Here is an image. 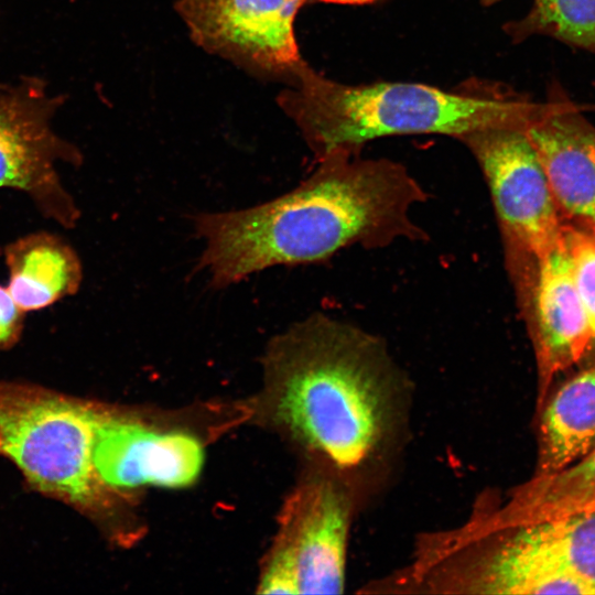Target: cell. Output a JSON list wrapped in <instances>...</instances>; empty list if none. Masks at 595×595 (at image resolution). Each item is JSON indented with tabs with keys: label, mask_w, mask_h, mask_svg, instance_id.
<instances>
[{
	"label": "cell",
	"mask_w": 595,
	"mask_h": 595,
	"mask_svg": "<svg viewBox=\"0 0 595 595\" xmlns=\"http://www.w3.org/2000/svg\"><path fill=\"white\" fill-rule=\"evenodd\" d=\"M277 412L358 511L396 479L411 440L414 386L385 340L314 313L275 337Z\"/></svg>",
	"instance_id": "1"
},
{
	"label": "cell",
	"mask_w": 595,
	"mask_h": 595,
	"mask_svg": "<svg viewBox=\"0 0 595 595\" xmlns=\"http://www.w3.org/2000/svg\"><path fill=\"white\" fill-rule=\"evenodd\" d=\"M291 192L253 207L194 217L204 242L197 269L215 288L274 266L325 260L351 245L381 247L416 239L411 213L425 201L405 166L334 152Z\"/></svg>",
	"instance_id": "2"
},
{
	"label": "cell",
	"mask_w": 595,
	"mask_h": 595,
	"mask_svg": "<svg viewBox=\"0 0 595 595\" xmlns=\"http://www.w3.org/2000/svg\"><path fill=\"white\" fill-rule=\"evenodd\" d=\"M277 97L320 160L334 152L358 153L378 138L445 134L528 126L540 109L527 96L479 80L452 90L422 83L377 82L348 85L325 77L304 60Z\"/></svg>",
	"instance_id": "3"
},
{
	"label": "cell",
	"mask_w": 595,
	"mask_h": 595,
	"mask_svg": "<svg viewBox=\"0 0 595 595\" xmlns=\"http://www.w3.org/2000/svg\"><path fill=\"white\" fill-rule=\"evenodd\" d=\"M550 565L595 587V511L520 522L482 493L459 524L421 533L414 566L429 594H511L528 571Z\"/></svg>",
	"instance_id": "4"
},
{
	"label": "cell",
	"mask_w": 595,
	"mask_h": 595,
	"mask_svg": "<svg viewBox=\"0 0 595 595\" xmlns=\"http://www.w3.org/2000/svg\"><path fill=\"white\" fill-rule=\"evenodd\" d=\"M94 419V401L0 379V456L32 490L108 530L118 496L100 483L91 463Z\"/></svg>",
	"instance_id": "5"
},
{
	"label": "cell",
	"mask_w": 595,
	"mask_h": 595,
	"mask_svg": "<svg viewBox=\"0 0 595 595\" xmlns=\"http://www.w3.org/2000/svg\"><path fill=\"white\" fill-rule=\"evenodd\" d=\"M358 509L333 477L315 472L288 497L259 582L260 594H340Z\"/></svg>",
	"instance_id": "6"
},
{
	"label": "cell",
	"mask_w": 595,
	"mask_h": 595,
	"mask_svg": "<svg viewBox=\"0 0 595 595\" xmlns=\"http://www.w3.org/2000/svg\"><path fill=\"white\" fill-rule=\"evenodd\" d=\"M526 126H501L461 137L487 182L513 277L564 237V221Z\"/></svg>",
	"instance_id": "7"
},
{
	"label": "cell",
	"mask_w": 595,
	"mask_h": 595,
	"mask_svg": "<svg viewBox=\"0 0 595 595\" xmlns=\"http://www.w3.org/2000/svg\"><path fill=\"white\" fill-rule=\"evenodd\" d=\"M60 104L35 78L0 85V188L23 192L44 216L72 227L79 210L58 165L78 164L80 155L52 128Z\"/></svg>",
	"instance_id": "8"
},
{
	"label": "cell",
	"mask_w": 595,
	"mask_h": 595,
	"mask_svg": "<svg viewBox=\"0 0 595 595\" xmlns=\"http://www.w3.org/2000/svg\"><path fill=\"white\" fill-rule=\"evenodd\" d=\"M305 0H177L192 41L256 76L286 82L303 61L294 22Z\"/></svg>",
	"instance_id": "9"
},
{
	"label": "cell",
	"mask_w": 595,
	"mask_h": 595,
	"mask_svg": "<svg viewBox=\"0 0 595 595\" xmlns=\"http://www.w3.org/2000/svg\"><path fill=\"white\" fill-rule=\"evenodd\" d=\"M203 461L195 437L150 430L95 402L91 463L115 495L141 485L184 487L198 476Z\"/></svg>",
	"instance_id": "10"
},
{
	"label": "cell",
	"mask_w": 595,
	"mask_h": 595,
	"mask_svg": "<svg viewBox=\"0 0 595 595\" xmlns=\"http://www.w3.org/2000/svg\"><path fill=\"white\" fill-rule=\"evenodd\" d=\"M529 311L539 377V404L553 378L592 353L586 316L563 240L537 259L518 285Z\"/></svg>",
	"instance_id": "11"
},
{
	"label": "cell",
	"mask_w": 595,
	"mask_h": 595,
	"mask_svg": "<svg viewBox=\"0 0 595 595\" xmlns=\"http://www.w3.org/2000/svg\"><path fill=\"white\" fill-rule=\"evenodd\" d=\"M526 131L564 224L595 232V127L554 88Z\"/></svg>",
	"instance_id": "12"
},
{
	"label": "cell",
	"mask_w": 595,
	"mask_h": 595,
	"mask_svg": "<svg viewBox=\"0 0 595 595\" xmlns=\"http://www.w3.org/2000/svg\"><path fill=\"white\" fill-rule=\"evenodd\" d=\"M3 253L9 273L7 289L24 312L47 307L80 288V259L60 236L32 232L8 244Z\"/></svg>",
	"instance_id": "13"
},
{
	"label": "cell",
	"mask_w": 595,
	"mask_h": 595,
	"mask_svg": "<svg viewBox=\"0 0 595 595\" xmlns=\"http://www.w3.org/2000/svg\"><path fill=\"white\" fill-rule=\"evenodd\" d=\"M537 474L558 470L595 447V364L541 405Z\"/></svg>",
	"instance_id": "14"
},
{
	"label": "cell",
	"mask_w": 595,
	"mask_h": 595,
	"mask_svg": "<svg viewBox=\"0 0 595 595\" xmlns=\"http://www.w3.org/2000/svg\"><path fill=\"white\" fill-rule=\"evenodd\" d=\"M487 496L501 516L520 522L595 511V447L558 470L536 473L504 496L494 489Z\"/></svg>",
	"instance_id": "15"
},
{
	"label": "cell",
	"mask_w": 595,
	"mask_h": 595,
	"mask_svg": "<svg viewBox=\"0 0 595 595\" xmlns=\"http://www.w3.org/2000/svg\"><path fill=\"white\" fill-rule=\"evenodd\" d=\"M504 30L513 42L545 35L595 55V0H533L529 12Z\"/></svg>",
	"instance_id": "16"
},
{
	"label": "cell",
	"mask_w": 595,
	"mask_h": 595,
	"mask_svg": "<svg viewBox=\"0 0 595 595\" xmlns=\"http://www.w3.org/2000/svg\"><path fill=\"white\" fill-rule=\"evenodd\" d=\"M564 242L595 350V232L564 224Z\"/></svg>",
	"instance_id": "17"
},
{
	"label": "cell",
	"mask_w": 595,
	"mask_h": 595,
	"mask_svg": "<svg viewBox=\"0 0 595 595\" xmlns=\"http://www.w3.org/2000/svg\"><path fill=\"white\" fill-rule=\"evenodd\" d=\"M25 313L15 303L7 286L0 285V351L10 349L19 342Z\"/></svg>",
	"instance_id": "18"
},
{
	"label": "cell",
	"mask_w": 595,
	"mask_h": 595,
	"mask_svg": "<svg viewBox=\"0 0 595 595\" xmlns=\"http://www.w3.org/2000/svg\"><path fill=\"white\" fill-rule=\"evenodd\" d=\"M378 0H305V3H335V4H348V6H363L374 3Z\"/></svg>",
	"instance_id": "19"
},
{
	"label": "cell",
	"mask_w": 595,
	"mask_h": 595,
	"mask_svg": "<svg viewBox=\"0 0 595 595\" xmlns=\"http://www.w3.org/2000/svg\"><path fill=\"white\" fill-rule=\"evenodd\" d=\"M500 0H480V3L485 7H489V6H493V4H496L497 2H499Z\"/></svg>",
	"instance_id": "20"
}]
</instances>
